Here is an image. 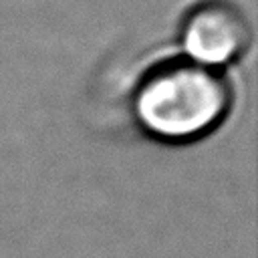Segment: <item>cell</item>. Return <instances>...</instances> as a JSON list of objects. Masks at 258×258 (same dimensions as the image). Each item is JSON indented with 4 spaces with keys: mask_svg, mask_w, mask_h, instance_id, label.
Here are the masks:
<instances>
[{
    "mask_svg": "<svg viewBox=\"0 0 258 258\" xmlns=\"http://www.w3.org/2000/svg\"><path fill=\"white\" fill-rule=\"evenodd\" d=\"M230 85L214 67L171 60L137 87L133 109L141 127L167 143H189L212 133L228 115Z\"/></svg>",
    "mask_w": 258,
    "mask_h": 258,
    "instance_id": "6da1fadb",
    "label": "cell"
},
{
    "mask_svg": "<svg viewBox=\"0 0 258 258\" xmlns=\"http://www.w3.org/2000/svg\"><path fill=\"white\" fill-rule=\"evenodd\" d=\"M181 38L191 60L216 69L236 60L246 50L250 22L236 4L208 0L187 14Z\"/></svg>",
    "mask_w": 258,
    "mask_h": 258,
    "instance_id": "7a4b0ae2",
    "label": "cell"
}]
</instances>
